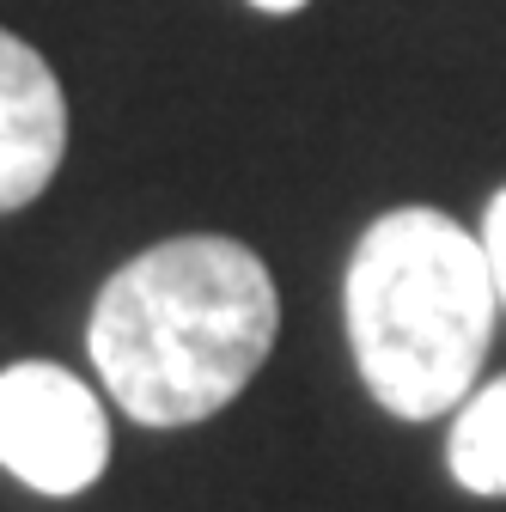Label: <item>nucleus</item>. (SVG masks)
Returning <instances> with one entry per match:
<instances>
[{
    "instance_id": "nucleus-1",
    "label": "nucleus",
    "mask_w": 506,
    "mask_h": 512,
    "mask_svg": "<svg viewBox=\"0 0 506 512\" xmlns=\"http://www.w3.org/2000/svg\"><path fill=\"white\" fill-rule=\"evenodd\" d=\"M281 299L263 256L189 232L122 263L92 305V366L116 409L141 427H189L220 415L263 372Z\"/></svg>"
},
{
    "instance_id": "nucleus-2",
    "label": "nucleus",
    "mask_w": 506,
    "mask_h": 512,
    "mask_svg": "<svg viewBox=\"0 0 506 512\" xmlns=\"http://www.w3.org/2000/svg\"><path fill=\"white\" fill-rule=\"evenodd\" d=\"M342 311L372 403L433 421L476 391L500 299L476 232L439 208H391L348 256Z\"/></svg>"
},
{
    "instance_id": "nucleus-3",
    "label": "nucleus",
    "mask_w": 506,
    "mask_h": 512,
    "mask_svg": "<svg viewBox=\"0 0 506 512\" xmlns=\"http://www.w3.org/2000/svg\"><path fill=\"white\" fill-rule=\"evenodd\" d=\"M0 464L37 494H86L110 464V421L86 378L55 360L0 372Z\"/></svg>"
},
{
    "instance_id": "nucleus-4",
    "label": "nucleus",
    "mask_w": 506,
    "mask_h": 512,
    "mask_svg": "<svg viewBox=\"0 0 506 512\" xmlns=\"http://www.w3.org/2000/svg\"><path fill=\"white\" fill-rule=\"evenodd\" d=\"M68 153V98L55 68L13 31H0V214L37 202Z\"/></svg>"
},
{
    "instance_id": "nucleus-5",
    "label": "nucleus",
    "mask_w": 506,
    "mask_h": 512,
    "mask_svg": "<svg viewBox=\"0 0 506 512\" xmlns=\"http://www.w3.org/2000/svg\"><path fill=\"white\" fill-rule=\"evenodd\" d=\"M446 464H452L458 488L488 494V500L506 494V372L458 403V421H452V439H446Z\"/></svg>"
},
{
    "instance_id": "nucleus-6",
    "label": "nucleus",
    "mask_w": 506,
    "mask_h": 512,
    "mask_svg": "<svg viewBox=\"0 0 506 512\" xmlns=\"http://www.w3.org/2000/svg\"><path fill=\"white\" fill-rule=\"evenodd\" d=\"M476 238H482L488 275H494V299H500V311H506V183H500L494 196H488V214H482Z\"/></svg>"
},
{
    "instance_id": "nucleus-7",
    "label": "nucleus",
    "mask_w": 506,
    "mask_h": 512,
    "mask_svg": "<svg viewBox=\"0 0 506 512\" xmlns=\"http://www.w3.org/2000/svg\"><path fill=\"white\" fill-rule=\"evenodd\" d=\"M250 7H263V13H299L305 0H250Z\"/></svg>"
}]
</instances>
